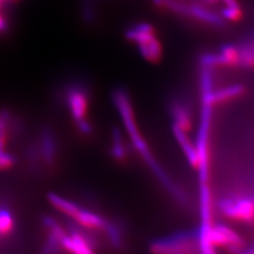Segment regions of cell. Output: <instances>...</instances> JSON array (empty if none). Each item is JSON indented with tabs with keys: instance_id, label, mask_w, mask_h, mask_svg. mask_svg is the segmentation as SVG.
Instances as JSON below:
<instances>
[{
	"instance_id": "7c38bea8",
	"label": "cell",
	"mask_w": 254,
	"mask_h": 254,
	"mask_svg": "<svg viewBox=\"0 0 254 254\" xmlns=\"http://www.w3.org/2000/svg\"><path fill=\"white\" fill-rule=\"evenodd\" d=\"M239 65L248 68L254 67V46H243L241 49H239Z\"/></svg>"
},
{
	"instance_id": "e0dca14e",
	"label": "cell",
	"mask_w": 254,
	"mask_h": 254,
	"mask_svg": "<svg viewBox=\"0 0 254 254\" xmlns=\"http://www.w3.org/2000/svg\"><path fill=\"white\" fill-rule=\"evenodd\" d=\"M45 152H46V158L50 160L53 154V147L51 144V140L48 137H46L45 139Z\"/></svg>"
},
{
	"instance_id": "6da1fadb",
	"label": "cell",
	"mask_w": 254,
	"mask_h": 254,
	"mask_svg": "<svg viewBox=\"0 0 254 254\" xmlns=\"http://www.w3.org/2000/svg\"><path fill=\"white\" fill-rule=\"evenodd\" d=\"M113 98H114V102H115V104L118 108L119 112H120V114L123 118V121L126 125L127 132H128L129 136H131L132 141L136 147V150L141 154L142 157L145 159L146 162L149 164V166L152 168L153 171L155 172L156 175L163 181L164 184L171 190H173L178 197H181L178 190L175 189V187L172 184V182L170 181V179H168V177L163 173V171L159 168V166L154 161V156L152 155L150 150L148 149V146L146 145V142L144 141L143 137L138 132L136 122H135V118H134V115H133V110L131 108V104H130V101L128 99L126 92L123 91H115V93L113 95Z\"/></svg>"
},
{
	"instance_id": "9c48e42d",
	"label": "cell",
	"mask_w": 254,
	"mask_h": 254,
	"mask_svg": "<svg viewBox=\"0 0 254 254\" xmlns=\"http://www.w3.org/2000/svg\"><path fill=\"white\" fill-rule=\"evenodd\" d=\"M138 49L142 57L150 63L156 64L162 58V46L156 37L145 45L138 46Z\"/></svg>"
},
{
	"instance_id": "7402d4cb",
	"label": "cell",
	"mask_w": 254,
	"mask_h": 254,
	"mask_svg": "<svg viewBox=\"0 0 254 254\" xmlns=\"http://www.w3.org/2000/svg\"><path fill=\"white\" fill-rule=\"evenodd\" d=\"M12 1H16V0H12Z\"/></svg>"
},
{
	"instance_id": "2e32d148",
	"label": "cell",
	"mask_w": 254,
	"mask_h": 254,
	"mask_svg": "<svg viewBox=\"0 0 254 254\" xmlns=\"http://www.w3.org/2000/svg\"><path fill=\"white\" fill-rule=\"evenodd\" d=\"M12 164V158L9 154H6L3 150H0V170L9 168Z\"/></svg>"
},
{
	"instance_id": "ba28073f",
	"label": "cell",
	"mask_w": 254,
	"mask_h": 254,
	"mask_svg": "<svg viewBox=\"0 0 254 254\" xmlns=\"http://www.w3.org/2000/svg\"><path fill=\"white\" fill-rule=\"evenodd\" d=\"M64 249L74 254H91V248L86 239L79 234H73L71 236H62L59 240Z\"/></svg>"
},
{
	"instance_id": "7a4b0ae2",
	"label": "cell",
	"mask_w": 254,
	"mask_h": 254,
	"mask_svg": "<svg viewBox=\"0 0 254 254\" xmlns=\"http://www.w3.org/2000/svg\"><path fill=\"white\" fill-rule=\"evenodd\" d=\"M220 210L227 218L252 222L254 220V200L249 197L229 198L220 201Z\"/></svg>"
},
{
	"instance_id": "9a60e30c",
	"label": "cell",
	"mask_w": 254,
	"mask_h": 254,
	"mask_svg": "<svg viewBox=\"0 0 254 254\" xmlns=\"http://www.w3.org/2000/svg\"><path fill=\"white\" fill-rule=\"evenodd\" d=\"M223 17L230 21H238L242 17V10L241 8H228L222 10Z\"/></svg>"
},
{
	"instance_id": "5b68a950",
	"label": "cell",
	"mask_w": 254,
	"mask_h": 254,
	"mask_svg": "<svg viewBox=\"0 0 254 254\" xmlns=\"http://www.w3.org/2000/svg\"><path fill=\"white\" fill-rule=\"evenodd\" d=\"M173 133H174L175 137L177 138L179 144L181 146L190 164L194 169H196V170L199 169L200 168V156L198 153V149H197V147H195L191 143V140L188 136L187 132L173 126Z\"/></svg>"
},
{
	"instance_id": "5bb4252c",
	"label": "cell",
	"mask_w": 254,
	"mask_h": 254,
	"mask_svg": "<svg viewBox=\"0 0 254 254\" xmlns=\"http://www.w3.org/2000/svg\"><path fill=\"white\" fill-rule=\"evenodd\" d=\"M12 225L13 221L9 213L6 211L0 212V235L4 236L9 233L12 229Z\"/></svg>"
},
{
	"instance_id": "8fae6325",
	"label": "cell",
	"mask_w": 254,
	"mask_h": 254,
	"mask_svg": "<svg viewBox=\"0 0 254 254\" xmlns=\"http://www.w3.org/2000/svg\"><path fill=\"white\" fill-rule=\"evenodd\" d=\"M173 116L174 118V126L180 128L185 132H189L191 129L190 114L189 110L181 104H174L173 107Z\"/></svg>"
},
{
	"instance_id": "277c9868",
	"label": "cell",
	"mask_w": 254,
	"mask_h": 254,
	"mask_svg": "<svg viewBox=\"0 0 254 254\" xmlns=\"http://www.w3.org/2000/svg\"><path fill=\"white\" fill-rule=\"evenodd\" d=\"M200 63L206 68L239 65V49L234 46H224L218 54H206L201 57Z\"/></svg>"
},
{
	"instance_id": "44dd1931",
	"label": "cell",
	"mask_w": 254,
	"mask_h": 254,
	"mask_svg": "<svg viewBox=\"0 0 254 254\" xmlns=\"http://www.w3.org/2000/svg\"><path fill=\"white\" fill-rule=\"evenodd\" d=\"M205 2H207V3H215V2H217V1H219V0H204Z\"/></svg>"
},
{
	"instance_id": "3957f363",
	"label": "cell",
	"mask_w": 254,
	"mask_h": 254,
	"mask_svg": "<svg viewBox=\"0 0 254 254\" xmlns=\"http://www.w3.org/2000/svg\"><path fill=\"white\" fill-rule=\"evenodd\" d=\"M68 103L73 119L77 122L80 130L84 133H89L91 131V127L85 120L88 106V100L85 93L80 90L73 89L68 94Z\"/></svg>"
},
{
	"instance_id": "8992f818",
	"label": "cell",
	"mask_w": 254,
	"mask_h": 254,
	"mask_svg": "<svg viewBox=\"0 0 254 254\" xmlns=\"http://www.w3.org/2000/svg\"><path fill=\"white\" fill-rule=\"evenodd\" d=\"M186 16L191 18L197 19L202 22H205L209 25L221 27L224 25V20L221 18L217 13L203 8L199 5H187V9L185 12Z\"/></svg>"
},
{
	"instance_id": "30bf717a",
	"label": "cell",
	"mask_w": 254,
	"mask_h": 254,
	"mask_svg": "<svg viewBox=\"0 0 254 254\" xmlns=\"http://www.w3.org/2000/svg\"><path fill=\"white\" fill-rule=\"evenodd\" d=\"M73 218L85 227L98 229L106 226V222L103 218L95 214L83 211L81 209L78 208L76 210Z\"/></svg>"
},
{
	"instance_id": "ffe728a7",
	"label": "cell",
	"mask_w": 254,
	"mask_h": 254,
	"mask_svg": "<svg viewBox=\"0 0 254 254\" xmlns=\"http://www.w3.org/2000/svg\"><path fill=\"white\" fill-rule=\"evenodd\" d=\"M3 127H4V124H3L2 120L0 119V130H3Z\"/></svg>"
},
{
	"instance_id": "ac0fdd59",
	"label": "cell",
	"mask_w": 254,
	"mask_h": 254,
	"mask_svg": "<svg viewBox=\"0 0 254 254\" xmlns=\"http://www.w3.org/2000/svg\"><path fill=\"white\" fill-rule=\"evenodd\" d=\"M1 8H2V7H0V9H1ZM7 28H8L7 20L4 18L3 14H2V13H1V11H0V32L5 31Z\"/></svg>"
},
{
	"instance_id": "d6986e66",
	"label": "cell",
	"mask_w": 254,
	"mask_h": 254,
	"mask_svg": "<svg viewBox=\"0 0 254 254\" xmlns=\"http://www.w3.org/2000/svg\"><path fill=\"white\" fill-rule=\"evenodd\" d=\"M154 4L158 7H163L164 0H153Z\"/></svg>"
},
{
	"instance_id": "52a82bcc",
	"label": "cell",
	"mask_w": 254,
	"mask_h": 254,
	"mask_svg": "<svg viewBox=\"0 0 254 254\" xmlns=\"http://www.w3.org/2000/svg\"><path fill=\"white\" fill-rule=\"evenodd\" d=\"M126 36L129 41L135 43L137 46H142L155 38L154 28L147 23L137 24L127 30Z\"/></svg>"
},
{
	"instance_id": "4fadbf2b",
	"label": "cell",
	"mask_w": 254,
	"mask_h": 254,
	"mask_svg": "<svg viewBox=\"0 0 254 254\" xmlns=\"http://www.w3.org/2000/svg\"><path fill=\"white\" fill-rule=\"evenodd\" d=\"M114 143H113V149H112V153L113 155L118 159V160H124L126 158L127 152H126V148L124 145L123 139L121 134L118 131L114 133Z\"/></svg>"
}]
</instances>
